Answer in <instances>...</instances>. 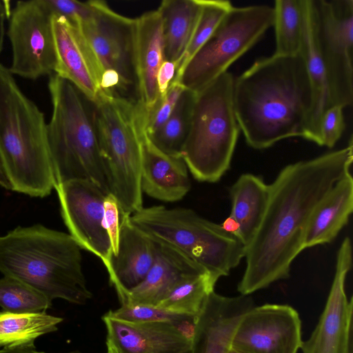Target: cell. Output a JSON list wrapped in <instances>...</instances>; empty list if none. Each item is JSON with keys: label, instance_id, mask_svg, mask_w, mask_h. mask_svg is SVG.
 I'll list each match as a JSON object with an SVG mask.
<instances>
[{"label": "cell", "instance_id": "cell-39", "mask_svg": "<svg viewBox=\"0 0 353 353\" xmlns=\"http://www.w3.org/2000/svg\"><path fill=\"white\" fill-rule=\"evenodd\" d=\"M11 10L10 1L0 0V54L3 46L5 22L7 19L10 18Z\"/></svg>", "mask_w": 353, "mask_h": 353}, {"label": "cell", "instance_id": "cell-2", "mask_svg": "<svg viewBox=\"0 0 353 353\" xmlns=\"http://www.w3.org/2000/svg\"><path fill=\"white\" fill-rule=\"evenodd\" d=\"M233 102L240 130L254 149L293 137L307 139L312 95L301 55L256 60L234 79Z\"/></svg>", "mask_w": 353, "mask_h": 353}, {"label": "cell", "instance_id": "cell-4", "mask_svg": "<svg viewBox=\"0 0 353 353\" xmlns=\"http://www.w3.org/2000/svg\"><path fill=\"white\" fill-rule=\"evenodd\" d=\"M0 153L13 191L45 197L54 189L44 115L1 63Z\"/></svg>", "mask_w": 353, "mask_h": 353}, {"label": "cell", "instance_id": "cell-34", "mask_svg": "<svg viewBox=\"0 0 353 353\" xmlns=\"http://www.w3.org/2000/svg\"><path fill=\"white\" fill-rule=\"evenodd\" d=\"M185 90L181 83L172 81L166 92L159 96L154 105L149 110L144 109V128L148 136L165 123Z\"/></svg>", "mask_w": 353, "mask_h": 353}, {"label": "cell", "instance_id": "cell-5", "mask_svg": "<svg viewBox=\"0 0 353 353\" xmlns=\"http://www.w3.org/2000/svg\"><path fill=\"white\" fill-rule=\"evenodd\" d=\"M48 88L52 113L47 123V137L55 185L85 179L109 194L94 103L72 83L55 73L50 76Z\"/></svg>", "mask_w": 353, "mask_h": 353}, {"label": "cell", "instance_id": "cell-20", "mask_svg": "<svg viewBox=\"0 0 353 353\" xmlns=\"http://www.w3.org/2000/svg\"><path fill=\"white\" fill-rule=\"evenodd\" d=\"M154 241L156 254L153 264L144 279L128 292L125 304L157 306L183 281L208 273L174 247Z\"/></svg>", "mask_w": 353, "mask_h": 353}, {"label": "cell", "instance_id": "cell-21", "mask_svg": "<svg viewBox=\"0 0 353 353\" xmlns=\"http://www.w3.org/2000/svg\"><path fill=\"white\" fill-rule=\"evenodd\" d=\"M52 28L57 51L54 73L95 103L103 92L76 25L65 17L54 16Z\"/></svg>", "mask_w": 353, "mask_h": 353}, {"label": "cell", "instance_id": "cell-38", "mask_svg": "<svg viewBox=\"0 0 353 353\" xmlns=\"http://www.w3.org/2000/svg\"><path fill=\"white\" fill-rule=\"evenodd\" d=\"M176 71V64L165 61L161 65L157 77V89L159 96L163 95L172 82Z\"/></svg>", "mask_w": 353, "mask_h": 353}, {"label": "cell", "instance_id": "cell-10", "mask_svg": "<svg viewBox=\"0 0 353 353\" xmlns=\"http://www.w3.org/2000/svg\"><path fill=\"white\" fill-rule=\"evenodd\" d=\"M92 2V15L85 21L74 23L101 91L125 97L124 94L129 90L135 89L133 19L114 12L105 1Z\"/></svg>", "mask_w": 353, "mask_h": 353}, {"label": "cell", "instance_id": "cell-6", "mask_svg": "<svg viewBox=\"0 0 353 353\" xmlns=\"http://www.w3.org/2000/svg\"><path fill=\"white\" fill-rule=\"evenodd\" d=\"M94 106L110 193L117 200L120 214H132L143 207L141 174L146 134L144 108L137 99L106 93Z\"/></svg>", "mask_w": 353, "mask_h": 353}, {"label": "cell", "instance_id": "cell-36", "mask_svg": "<svg viewBox=\"0 0 353 353\" xmlns=\"http://www.w3.org/2000/svg\"><path fill=\"white\" fill-rule=\"evenodd\" d=\"M47 2L54 16L65 17L73 23L85 21L94 12L92 1L47 0Z\"/></svg>", "mask_w": 353, "mask_h": 353}, {"label": "cell", "instance_id": "cell-24", "mask_svg": "<svg viewBox=\"0 0 353 353\" xmlns=\"http://www.w3.org/2000/svg\"><path fill=\"white\" fill-rule=\"evenodd\" d=\"M299 54L305 63L312 95L306 139L321 145V120L332 105L326 72L316 43L312 0H304L303 29Z\"/></svg>", "mask_w": 353, "mask_h": 353}, {"label": "cell", "instance_id": "cell-42", "mask_svg": "<svg viewBox=\"0 0 353 353\" xmlns=\"http://www.w3.org/2000/svg\"><path fill=\"white\" fill-rule=\"evenodd\" d=\"M0 186L9 190H12V185L7 174L6 168L0 153Z\"/></svg>", "mask_w": 353, "mask_h": 353}, {"label": "cell", "instance_id": "cell-27", "mask_svg": "<svg viewBox=\"0 0 353 353\" xmlns=\"http://www.w3.org/2000/svg\"><path fill=\"white\" fill-rule=\"evenodd\" d=\"M62 321V318L46 312H0V348L35 346L37 339L57 331Z\"/></svg>", "mask_w": 353, "mask_h": 353}, {"label": "cell", "instance_id": "cell-19", "mask_svg": "<svg viewBox=\"0 0 353 353\" xmlns=\"http://www.w3.org/2000/svg\"><path fill=\"white\" fill-rule=\"evenodd\" d=\"M102 320L106 342L117 353H181L191 347V341L168 323H134L105 314Z\"/></svg>", "mask_w": 353, "mask_h": 353}, {"label": "cell", "instance_id": "cell-25", "mask_svg": "<svg viewBox=\"0 0 353 353\" xmlns=\"http://www.w3.org/2000/svg\"><path fill=\"white\" fill-rule=\"evenodd\" d=\"M230 216L239 225V240L245 248L252 241L263 220L270 195V185L262 178L243 174L230 190Z\"/></svg>", "mask_w": 353, "mask_h": 353}, {"label": "cell", "instance_id": "cell-13", "mask_svg": "<svg viewBox=\"0 0 353 353\" xmlns=\"http://www.w3.org/2000/svg\"><path fill=\"white\" fill-rule=\"evenodd\" d=\"M62 219L70 234L82 250L98 257L108 269L112 254L103 225L105 194L89 180H71L54 186Z\"/></svg>", "mask_w": 353, "mask_h": 353}, {"label": "cell", "instance_id": "cell-26", "mask_svg": "<svg viewBox=\"0 0 353 353\" xmlns=\"http://www.w3.org/2000/svg\"><path fill=\"white\" fill-rule=\"evenodd\" d=\"M162 20L165 61L177 65L192 34L200 0H164L158 8Z\"/></svg>", "mask_w": 353, "mask_h": 353}, {"label": "cell", "instance_id": "cell-18", "mask_svg": "<svg viewBox=\"0 0 353 353\" xmlns=\"http://www.w3.org/2000/svg\"><path fill=\"white\" fill-rule=\"evenodd\" d=\"M130 216L121 214L118 250L107 270L121 305L126 303L128 292L144 279L156 254V242L134 225Z\"/></svg>", "mask_w": 353, "mask_h": 353}, {"label": "cell", "instance_id": "cell-28", "mask_svg": "<svg viewBox=\"0 0 353 353\" xmlns=\"http://www.w3.org/2000/svg\"><path fill=\"white\" fill-rule=\"evenodd\" d=\"M275 51L278 56L299 54L303 37L304 0L274 1Z\"/></svg>", "mask_w": 353, "mask_h": 353}, {"label": "cell", "instance_id": "cell-23", "mask_svg": "<svg viewBox=\"0 0 353 353\" xmlns=\"http://www.w3.org/2000/svg\"><path fill=\"white\" fill-rule=\"evenodd\" d=\"M353 210V179H340L314 208L303 239V249L332 242L348 223Z\"/></svg>", "mask_w": 353, "mask_h": 353}, {"label": "cell", "instance_id": "cell-3", "mask_svg": "<svg viewBox=\"0 0 353 353\" xmlns=\"http://www.w3.org/2000/svg\"><path fill=\"white\" fill-rule=\"evenodd\" d=\"M81 250L70 234L40 224L17 227L0 236V272L52 301L83 305L92 294L83 272Z\"/></svg>", "mask_w": 353, "mask_h": 353}, {"label": "cell", "instance_id": "cell-32", "mask_svg": "<svg viewBox=\"0 0 353 353\" xmlns=\"http://www.w3.org/2000/svg\"><path fill=\"white\" fill-rule=\"evenodd\" d=\"M200 1V13L188 46L178 63L174 78L181 74L186 64L207 41L222 19L233 7L229 1Z\"/></svg>", "mask_w": 353, "mask_h": 353}, {"label": "cell", "instance_id": "cell-11", "mask_svg": "<svg viewBox=\"0 0 353 353\" xmlns=\"http://www.w3.org/2000/svg\"><path fill=\"white\" fill-rule=\"evenodd\" d=\"M317 47L332 106L353 101V1L312 0Z\"/></svg>", "mask_w": 353, "mask_h": 353}, {"label": "cell", "instance_id": "cell-41", "mask_svg": "<svg viewBox=\"0 0 353 353\" xmlns=\"http://www.w3.org/2000/svg\"><path fill=\"white\" fill-rule=\"evenodd\" d=\"M221 225L227 232L233 234L239 239V225L230 215Z\"/></svg>", "mask_w": 353, "mask_h": 353}, {"label": "cell", "instance_id": "cell-16", "mask_svg": "<svg viewBox=\"0 0 353 353\" xmlns=\"http://www.w3.org/2000/svg\"><path fill=\"white\" fill-rule=\"evenodd\" d=\"M252 307L248 295L228 297L212 291L196 317L192 353H227L241 319Z\"/></svg>", "mask_w": 353, "mask_h": 353}, {"label": "cell", "instance_id": "cell-37", "mask_svg": "<svg viewBox=\"0 0 353 353\" xmlns=\"http://www.w3.org/2000/svg\"><path fill=\"white\" fill-rule=\"evenodd\" d=\"M103 225L110 240L112 255H116L119 242L121 214L118 201L110 193L105 196L103 202Z\"/></svg>", "mask_w": 353, "mask_h": 353}, {"label": "cell", "instance_id": "cell-35", "mask_svg": "<svg viewBox=\"0 0 353 353\" xmlns=\"http://www.w3.org/2000/svg\"><path fill=\"white\" fill-rule=\"evenodd\" d=\"M343 109L334 105L323 114L320 124L321 145L332 148L341 138L345 127Z\"/></svg>", "mask_w": 353, "mask_h": 353}, {"label": "cell", "instance_id": "cell-7", "mask_svg": "<svg viewBox=\"0 0 353 353\" xmlns=\"http://www.w3.org/2000/svg\"><path fill=\"white\" fill-rule=\"evenodd\" d=\"M234 80L227 71L195 92L181 156L200 182H216L230 167L241 130L234 108Z\"/></svg>", "mask_w": 353, "mask_h": 353}, {"label": "cell", "instance_id": "cell-17", "mask_svg": "<svg viewBox=\"0 0 353 353\" xmlns=\"http://www.w3.org/2000/svg\"><path fill=\"white\" fill-rule=\"evenodd\" d=\"M165 61L162 20L159 9L133 19V66L137 101L150 109L159 97L157 77Z\"/></svg>", "mask_w": 353, "mask_h": 353}, {"label": "cell", "instance_id": "cell-29", "mask_svg": "<svg viewBox=\"0 0 353 353\" xmlns=\"http://www.w3.org/2000/svg\"><path fill=\"white\" fill-rule=\"evenodd\" d=\"M195 92L185 89L165 123L150 136L152 143L161 151L181 156L191 121Z\"/></svg>", "mask_w": 353, "mask_h": 353}, {"label": "cell", "instance_id": "cell-9", "mask_svg": "<svg viewBox=\"0 0 353 353\" xmlns=\"http://www.w3.org/2000/svg\"><path fill=\"white\" fill-rule=\"evenodd\" d=\"M274 10L267 5L232 7L207 41L173 79L197 92L254 46L273 26Z\"/></svg>", "mask_w": 353, "mask_h": 353}, {"label": "cell", "instance_id": "cell-22", "mask_svg": "<svg viewBox=\"0 0 353 353\" xmlns=\"http://www.w3.org/2000/svg\"><path fill=\"white\" fill-rule=\"evenodd\" d=\"M142 192L164 202L182 199L190 191L188 168L181 156L158 149L145 134L141 174Z\"/></svg>", "mask_w": 353, "mask_h": 353}, {"label": "cell", "instance_id": "cell-8", "mask_svg": "<svg viewBox=\"0 0 353 353\" xmlns=\"http://www.w3.org/2000/svg\"><path fill=\"white\" fill-rule=\"evenodd\" d=\"M130 217L145 234L178 249L216 282L245 257L246 248L236 236L191 209L143 207Z\"/></svg>", "mask_w": 353, "mask_h": 353}, {"label": "cell", "instance_id": "cell-33", "mask_svg": "<svg viewBox=\"0 0 353 353\" xmlns=\"http://www.w3.org/2000/svg\"><path fill=\"white\" fill-rule=\"evenodd\" d=\"M111 318L134 323L164 322L174 325L192 341L196 317L171 312L157 306L125 304L106 314Z\"/></svg>", "mask_w": 353, "mask_h": 353}, {"label": "cell", "instance_id": "cell-44", "mask_svg": "<svg viewBox=\"0 0 353 353\" xmlns=\"http://www.w3.org/2000/svg\"><path fill=\"white\" fill-rule=\"evenodd\" d=\"M227 353H242V352H241L238 351L237 350L231 347Z\"/></svg>", "mask_w": 353, "mask_h": 353}, {"label": "cell", "instance_id": "cell-12", "mask_svg": "<svg viewBox=\"0 0 353 353\" xmlns=\"http://www.w3.org/2000/svg\"><path fill=\"white\" fill-rule=\"evenodd\" d=\"M53 12L47 0L19 1L12 9L8 30L12 75L30 79L54 73L57 51Z\"/></svg>", "mask_w": 353, "mask_h": 353}, {"label": "cell", "instance_id": "cell-15", "mask_svg": "<svg viewBox=\"0 0 353 353\" xmlns=\"http://www.w3.org/2000/svg\"><path fill=\"white\" fill-rule=\"evenodd\" d=\"M352 244L345 237L337 252L336 270L324 310L310 337L303 341V353H352V297L345 291L352 267Z\"/></svg>", "mask_w": 353, "mask_h": 353}, {"label": "cell", "instance_id": "cell-43", "mask_svg": "<svg viewBox=\"0 0 353 353\" xmlns=\"http://www.w3.org/2000/svg\"><path fill=\"white\" fill-rule=\"evenodd\" d=\"M106 347H107V352L106 353H117L113 346L109 343L108 342H106ZM181 353H192L191 347L181 352Z\"/></svg>", "mask_w": 353, "mask_h": 353}, {"label": "cell", "instance_id": "cell-30", "mask_svg": "<svg viewBox=\"0 0 353 353\" xmlns=\"http://www.w3.org/2000/svg\"><path fill=\"white\" fill-rule=\"evenodd\" d=\"M216 283L208 273L191 276L174 287L157 307L197 317Z\"/></svg>", "mask_w": 353, "mask_h": 353}, {"label": "cell", "instance_id": "cell-40", "mask_svg": "<svg viewBox=\"0 0 353 353\" xmlns=\"http://www.w3.org/2000/svg\"><path fill=\"white\" fill-rule=\"evenodd\" d=\"M0 353H52L38 351L35 346L31 347H14L0 348ZM63 353H83L79 350H74Z\"/></svg>", "mask_w": 353, "mask_h": 353}, {"label": "cell", "instance_id": "cell-1", "mask_svg": "<svg viewBox=\"0 0 353 353\" xmlns=\"http://www.w3.org/2000/svg\"><path fill=\"white\" fill-rule=\"evenodd\" d=\"M351 137L347 146L285 166L270 184L261 223L246 248V266L238 291L249 295L289 277L294 259L303 250L310 216L320 201L350 173Z\"/></svg>", "mask_w": 353, "mask_h": 353}, {"label": "cell", "instance_id": "cell-31", "mask_svg": "<svg viewBox=\"0 0 353 353\" xmlns=\"http://www.w3.org/2000/svg\"><path fill=\"white\" fill-rule=\"evenodd\" d=\"M52 301L27 283L13 277L0 279V307L12 313L46 312Z\"/></svg>", "mask_w": 353, "mask_h": 353}, {"label": "cell", "instance_id": "cell-14", "mask_svg": "<svg viewBox=\"0 0 353 353\" xmlns=\"http://www.w3.org/2000/svg\"><path fill=\"white\" fill-rule=\"evenodd\" d=\"M302 343L298 312L288 305L265 304L244 314L231 347L242 353H296Z\"/></svg>", "mask_w": 353, "mask_h": 353}]
</instances>
